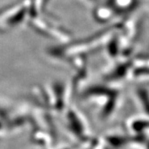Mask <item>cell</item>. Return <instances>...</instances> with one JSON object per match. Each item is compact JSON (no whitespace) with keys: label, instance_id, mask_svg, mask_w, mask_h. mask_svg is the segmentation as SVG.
Listing matches in <instances>:
<instances>
[{"label":"cell","instance_id":"1","mask_svg":"<svg viewBox=\"0 0 149 149\" xmlns=\"http://www.w3.org/2000/svg\"><path fill=\"white\" fill-rule=\"evenodd\" d=\"M109 5L114 11L118 17L129 15L138 9L140 2L139 0H109Z\"/></svg>","mask_w":149,"mask_h":149},{"label":"cell","instance_id":"2","mask_svg":"<svg viewBox=\"0 0 149 149\" xmlns=\"http://www.w3.org/2000/svg\"><path fill=\"white\" fill-rule=\"evenodd\" d=\"M147 53H148V56H147V57H149V49H148V52Z\"/></svg>","mask_w":149,"mask_h":149}]
</instances>
